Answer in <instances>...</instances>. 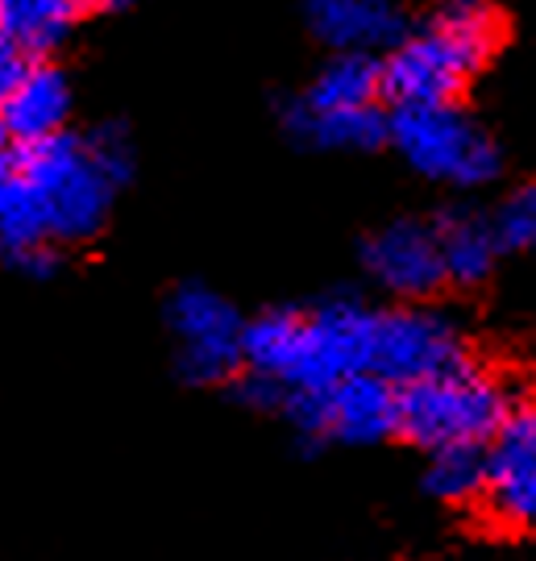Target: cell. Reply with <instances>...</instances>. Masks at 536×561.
I'll return each mask as SVG.
<instances>
[{
    "label": "cell",
    "instance_id": "6da1fadb",
    "mask_svg": "<svg viewBox=\"0 0 536 561\" xmlns=\"http://www.w3.org/2000/svg\"><path fill=\"white\" fill-rule=\"evenodd\" d=\"M503 42V18L478 0L437 4L383 59V96L396 108L457 104L461 88L491 62Z\"/></svg>",
    "mask_w": 536,
    "mask_h": 561
},
{
    "label": "cell",
    "instance_id": "ac0fdd59",
    "mask_svg": "<svg viewBox=\"0 0 536 561\" xmlns=\"http://www.w3.org/2000/svg\"><path fill=\"white\" fill-rule=\"evenodd\" d=\"M503 254H536V183H520L491 208Z\"/></svg>",
    "mask_w": 536,
    "mask_h": 561
},
{
    "label": "cell",
    "instance_id": "277c9868",
    "mask_svg": "<svg viewBox=\"0 0 536 561\" xmlns=\"http://www.w3.org/2000/svg\"><path fill=\"white\" fill-rule=\"evenodd\" d=\"M391 146L417 175L449 187H487L503 171L495 138L457 104H417L391 113Z\"/></svg>",
    "mask_w": 536,
    "mask_h": 561
},
{
    "label": "cell",
    "instance_id": "4fadbf2b",
    "mask_svg": "<svg viewBox=\"0 0 536 561\" xmlns=\"http://www.w3.org/2000/svg\"><path fill=\"white\" fill-rule=\"evenodd\" d=\"M441 259H445V275L454 287H478L491 279L495 262L503 259L495 238L491 213H475V208H449L437 221Z\"/></svg>",
    "mask_w": 536,
    "mask_h": 561
},
{
    "label": "cell",
    "instance_id": "5bb4252c",
    "mask_svg": "<svg viewBox=\"0 0 536 561\" xmlns=\"http://www.w3.org/2000/svg\"><path fill=\"white\" fill-rule=\"evenodd\" d=\"M83 18L88 4L76 0H0V34L18 42L34 62L50 59Z\"/></svg>",
    "mask_w": 536,
    "mask_h": 561
},
{
    "label": "cell",
    "instance_id": "8fae6325",
    "mask_svg": "<svg viewBox=\"0 0 536 561\" xmlns=\"http://www.w3.org/2000/svg\"><path fill=\"white\" fill-rule=\"evenodd\" d=\"M67 121H71V80L55 62H34L21 92L0 108V125H4V134L13 138L18 150L62 138Z\"/></svg>",
    "mask_w": 536,
    "mask_h": 561
},
{
    "label": "cell",
    "instance_id": "9c48e42d",
    "mask_svg": "<svg viewBox=\"0 0 536 561\" xmlns=\"http://www.w3.org/2000/svg\"><path fill=\"white\" fill-rule=\"evenodd\" d=\"M482 512L512 533H536V400L516 403L487 445Z\"/></svg>",
    "mask_w": 536,
    "mask_h": 561
},
{
    "label": "cell",
    "instance_id": "e0dca14e",
    "mask_svg": "<svg viewBox=\"0 0 536 561\" xmlns=\"http://www.w3.org/2000/svg\"><path fill=\"white\" fill-rule=\"evenodd\" d=\"M38 245H55V241L46 238L38 208H34L30 192L13 175V180L0 187V254H9V259L18 262L21 254H30Z\"/></svg>",
    "mask_w": 536,
    "mask_h": 561
},
{
    "label": "cell",
    "instance_id": "3957f363",
    "mask_svg": "<svg viewBox=\"0 0 536 561\" xmlns=\"http://www.w3.org/2000/svg\"><path fill=\"white\" fill-rule=\"evenodd\" d=\"M512 408L516 403L503 382L482 375L478 366H466L399 391V437L429 454L457 449V445L487 449L503 421L512 416Z\"/></svg>",
    "mask_w": 536,
    "mask_h": 561
},
{
    "label": "cell",
    "instance_id": "ba28073f",
    "mask_svg": "<svg viewBox=\"0 0 536 561\" xmlns=\"http://www.w3.org/2000/svg\"><path fill=\"white\" fill-rule=\"evenodd\" d=\"M357 259H362L366 279L383 287L387 296H396L399 304H424L449 283L437 225L417 221V217H399L375 229L362 241Z\"/></svg>",
    "mask_w": 536,
    "mask_h": 561
},
{
    "label": "cell",
    "instance_id": "44dd1931",
    "mask_svg": "<svg viewBox=\"0 0 536 561\" xmlns=\"http://www.w3.org/2000/svg\"><path fill=\"white\" fill-rule=\"evenodd\" d=\"M13 266H18V271H25L30 279H46V275H55V271H59V245H38V250L21 254Z\"/></svg>",
    "mask_w": 536,
    "mask_h": 561
},
{
    "label": "cell",
    "instance_id": "5b68a950",
    "mask_svg": "<svg viewBox=\"0 0 536 561\" xmlns=\"http://www.w3.org/2000/svg\"><path fill=\"white\" fill-rule=\"evenodd\" d=\"M167 333L175 341V375L187 387H220L246 375V317L204 283H179L167 296Z\"/></svg>",
    "mask_w": 536,
    "mask_h": 561
},
{
    "label": "cell",
    "instance_id": "7a4b0ae2",
    "mask_svg": "<svg viewBox=\"0 0 536 561\" xmlns=\"http://www.w3.org/2000/svg\"><path fill=\"white\" fill-rule=\"evenodd\" d=\"M13 175L30 192V201L42 217V229L55 245H76V241L96 238L121 192L96 167L88 138H80V134H62V138L18 150Z\"/></svg>",
    "mask_w": 536,
    "mask_h": 561
},
{
    "label": "cell",
    "instance_id": "ffe728a7",
    "mask_svg": "<svg viewBox=\"0 0 536 561\" xmlns=\"http://www.w3.org/2000/svg\"><path fill=\"white\" fill-rule=\"evenodd\" d=\"M30 71H34V59L21 50L18 42H9L0 34V108L18 96L21 83L30 80Z\"/></svg>",
    "mask_w": 536,
    "mask_h": 561
},
{
    "label": "cell",
    "instance_id": "8992f818",
    "mask_svg": "<svg viewBox=\"0 0 536 561\" xmlns=\"http://www.w3.org/2000/svg\"><path fill=\"white\" fill-rule=\"evenodd\" d=\"M283 416L292 421L304 445H375L399 437V391L375 375L333 382L324 391H296L283 400Z\"/></svg>",
    "mask_w": 536,
    "mask_h": 561
},
{
    "label": "cell",
    "instance_id": "9a60e30c",
    "mask_svg": "<svg viewBox=\"0 0 536 561\" xmlns=\"http://www.w3.org/2000/svg\"><path fill=\"white\" fill-rule=\"evenodd\" d=\"M378 96H383V59L333 55L299 101L317 113H357V108H375Z\"/></svg>",
    "mask_w": 536,
    "mask_h": 561
},
{
    "label": "cell",
    "instance_id": "2e32d148",
    "mask_svg": "<svg viewBox=\"0 0 536 561\" xmlns=\"http://www.w3.org/2000/svg\"><path fill=\"white\" fill-rule=\"evenodd\" d=\"M424 491L441 503H482V495H487V449L457 445V449L429 454Z\"/></svg>",
    "mask_w": 536,
    "mask_h": 561
},
{
    "label": "cell",
    "instance_id": "7402d4cb",
    "mask_svg": "<svg viewBox=\"0 0 536 561\" xmlns=\"http://www.w3.org/2000/svg\"><path fill=\"white\" fill-rule=\"evenodd\" d=\"M13 171H18V146H13V138L0 125V187L13 180Z\"/></svg>",
    "mask_w": 536,
    "mask_h": 561
},
{
    "label": "cell",
    "instance_id": "d6986e66",
    "mask_svg": "<svg viewBox=\"0 0 536 561\" xmlns=\"http://www.w3.org/2000/svg\"><path fill=\"white\" fill-rule=\"evenodd\" d=\"M88 138V150H92V159L96 167L109 175V180L125 187V183L134 180V141H129V129L121 125V121H109V125H100L92 134H83Z\"/></svg>",
    "mask_w": 536,
    "mask_h": 561
},
{
    "label": "cell",
    "instance_id": "30bf717a",
    "mask_svg": "<svg viewBox=\"0 0 536 561\" xmlns=\"http://www.w3.org/2000/svg\"><path fill=\"white\" fill-rule=\"evenodd\" d=\"M308 30L333 55H391L412 34L408 13L391 0H317L304 9Z\"/></svg>",
    "mask_w": 536,
    "mask_h": 561
},
{
    "label": "cell",
    "instance_id": "7c38bea8",
    "mask_svg": "<svg viewBox=\"0 0 536 561\" xmlns=\"http://www.w3.org/2000/svg\"><path fill=\"white\" fill-rule=\"evenodd\" d=\"M283 129L312 150H350V154H366V150H378L391 141V117L378 108L317 113L299 96L283 104Z\"/></svg>",
    "mask_w": 536,
    "mask_h": 561
},
{
    "label": "cell",
    "instance_id": "52a82bcc",
    "mask_svg": "<svg viewBox=\"0 0 536 561\" xmlns=\"http://www.w3.org/2000/svg\"><path fill=\"white\" fill-rule=\"evenodd\" d=\"M475 366L470 362V341L457 329L454 317L424 304H396L383 308L378 324V354L375 379L391 382L396 391H408L417 382L441 379Z\"/></svg>",
    "mask_w": 536,
    "mask_h": 561
}]
</instances>
